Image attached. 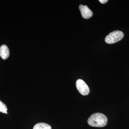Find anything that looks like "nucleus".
Here are the masks:
<instances>
[{"label":"nucleus","instance_id":"obj_4","mask_svg":"<svg viewBox=\"0 0 129 129\" xmlns=\"http://www.w3.org/2000/svg\"><path fill=\"white\" fill-rule=\"evenodd\" d=\"M81 16L83 18L88 19L92 16V12L86 6L80 5L79 6Z\"/></svg>","mask_w":129,"mask_h":129},{"label":"nucleus","instance_id":"obj_5","mask_svg":"<svg viewBox=\"0 0 129 129\" xmlns=\"http://www.w3.org/2000/svg\"><path fill=\"white\" fill-rule=\"evenodd\" d=\"M9 48L6 45H3L0 47V56L3 60H6L9 57Z\"/></svg>","mask_w":129,"mask_h":129},{"label":"nucleus","instance_id":"obj_8","mask_svg":"<svg viewBox=\"0 0 129 129\" xmlns=\"http://www.w3.org/2000/svg\"><path fill=\"white\" fill-rule=\"evenodd\" d=\"M99 1L102 4H104L107 3L108 2V0H99Z\"/></svg>","mask_w":129,"mask_h":129},{"label":"nucleus","instance_id":"obj_7","mask_svg":"<svg viewBox=\"0 0 129 129\" xmlns=\"http://www.w3.org/2000/svg\"><path fill=\"white\" fill-rule=\"evenodd\" d=\"M7 107L5 103H3L0 100V112L7 114Z\"/></svg>","mask_w":129,"mask_h":129},{"label":"nucleus","instance_id":"obj_6","mask_svg":"<svg viewBox=\"0 0 129 129\" xmlns=\"http://www.w3.org/2000/svg\"><path fill=\"white\" fill-rule=\"evenodd\" d=\"M33 129H52L50 125L45 123H40L35 125Z\"/></svg>","mask_w":129,"mask_h":129},{"label":"nucleus","instance_id":"obj_2","mask_svg":"<svg viewBox=\"0 0 129 129\" xmlns=\"http://www.w3.org/2000/svg\"><path fill=\"white\" fill-rule=\"evenodd\" d=\"M123 37L124 34L122 31L115 30L111 32L106 36L105 41L107 44H113L120 41Z\"/></svg>","mask_w":129,"mask_h":129},{"label":"nucleus","instance_id":"obj_1","mask_svg":"<svg viewBox=\"0 0 129 129\" xmlns=\"http://www.w3.org/2000/svg\"><path fill=\"white\" fill-rule=\"evenodd\" d=\"M107 118L101 113H95L91 115L88 119V124L92 127H102L106 126L107 123Z\"/></svg>","mask_w":129,"mask_h":129},{"label":"nucleus","instance_id":"obj_3","mask_svg":"<svg viewBox=\"0 0 129 129\" xmlns=\"http://www.w3.org/2000/svg\"><path fill=\"white\" fill-rule=\"evenodd\" d=\"M76 85L77 89L81 94L86 95L89 93V87L86 83L82 80L78 79L76 81Z\"/></svg>","mask_w":129,"mask_h":129}]
</instances>
